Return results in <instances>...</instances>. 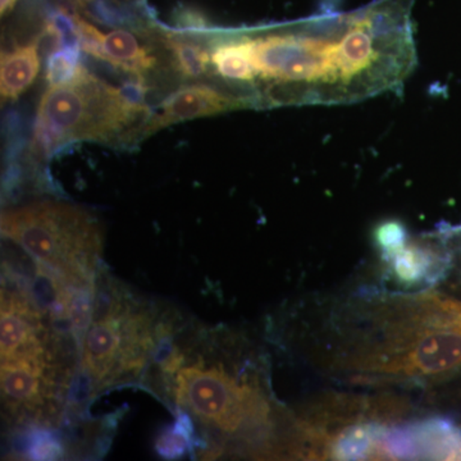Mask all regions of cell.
Returning <instances> with one entry per match:
<instances>
[{
    "label": "cell",
    "mask_w": 461,
    "mask_h": 461,
    "mask_svg": "<svg viewBox=\"0 0 461 461\" xmlns=\"http://www.w3.org/2000/svg\"><path fill=\"white\" fill-rule=\"evenodd\" d=\"M80 68L77 50L72 47L59 48L48 58L45 77L48 85L63 84L71 80Z\"/></svg>",
    "instance_id": "obj_14"
},
{
    "label": "cell",
    "mask_w": 461,
    "mask_h": 461,
    "mask_svg": "<svg viewBox=\"0 0 461 461\" xmlns=\"http://www.w3.org/2000/svg\"><path fill=\"white\" fill-rule=\"evenodd\" d=\"M72 25L81 50L90 56L132 75H142L156 65V58L124 30L102 32L83 17H72Z\"/></svg>",
    "instance_id": "obj_11"
},
{
    "label": "cell",
    "mask_w": 461,
    "mask_h": 461,
    "mask_svg": "<svg viewBox=\"0 0 461 461\" xmlns=\"http://www.w3.org/2000/svg\"><path fill=\"white\" fill-rule=\"evenodd\" d=\"M166 42L178 71L185 77H199L208 71V67L211 66V53L204 48L177 38H167Z\"/></svg>",
    "instance_id": "obj_13"
},
{
    "label": "cell",
    "mask_w": 461,
    "mask_h": 461,
    "mask_svg": "<svg viewBox=\"0 0 461 461\" xmlns=\"http://www.w3.org/2000/svg\"><path fill=\"white\" fill-rule=\"evenodd\" d=\"M321 360L359 384H420L461 366V302L420 290L351 297L333 309Z\"/></svg>",
    "instance_id": "obj_2"
},
{
    "label": "cell",
    "mask_w": 461,
    "mask_h": 461,
    "mask_svg": "<svg viewBox=\"0 0 461 461\" xmlns=\"http://www.w3.org/2000/svg\"><path fill=\"white\" fill-rule=\"evenodd\" d=\"M177 318L109 282L96 296L83 339V366L96 387L129 382L149 368Z\"/></svg>",
    "instance_id": "obj_4"
},
{
    "label": "cell",
    "mask_w": 461,
    "mask_h": 461,
    "mask_svg": "<svg viewBox=\"0 0 461 461\" xmlns=\"http://www.w3.org/2000/svg\"><path fill=\"white\" fill-rule=\"evenodd\" d=\"M148 114V108L126 91L81 66L71 80L45 90L36 113V145L47 153L74 141H111L139 118L145 122Z\"/></svg>",
    "instance_id": "obj_5"
},
{
    "label": "cell",
    "mask_w": 461,
    "mask_h": 461,
    "mask_svg": "<svg viewBox=\"0 0 461 461\" xmlns=\"http://www.w3.org/2000/svg\"><path fill=\"white\" fill-rule=\"evenodd\" d=\"M2 233L48 271L77 285L95 284L103 230L84 209L39 202L2 215Z\"/></svg>",
    "instance_id": "obj_6"
},
{
    "label": "cell",
    "mask_w": 461,
    "mask_h": 461,
    "mask_svg": "<svg viewBox=\"0 0 461 461\" xmlns=\"http://www.w3.org/2000/svg\"><path fill=\"white\" fill-rule=\"evenodd\" d=\"M190 427L184 426L182 421L176 426L175 429L168 430L166 435L158 439V451L166 457L178 456L185 453L187 448Z\"/></svg>",
    "instance_id": "obj_15"
},
{
    "label": "cell",
    "mask_w": 461,
    "mask_h": 461,
    "mask_svg": "<svg viewBox=\"0 0 461 461\" xmlns=\"http://www.w3.org/2000/svg\"><path fill=\"white\" fill-rule=\"evenodd\" d=\"M415 0H373L348 12L235 36L256 105L350 104L402 89L418 63Z\"/></svg>",
    "instance_id": "obj_1"
},
{
    "label": "cell",
    "mask_w": 461,
    "mask_h": 461,
    "mask_svg": "<svg viewBox=\"0 0 461 461\" xmlns=\"http://www.w3.org/2000/svg\"><path fill=\"white\" fill-rule=\"evenodd\" d=\"M57 357L2 362V397L5 409L20 420L44 424L58 414L60 393Z\"/></svg>",
    "instance_id": "obj_7"
},
{
    "label": "cell",
    "mask_w": 461,
    "mask_h": 461,
    "mask_svg": "<svg viewBox=\"0 0 461 461\" xmlns=\"http://www.w3.org/2000/svg\"><path fill=\"white\" fill-rule=\"evenodd\" d=\"M377 239L391 276L403 287L429 286L447 273V250L438 233L417 241L409 240L399 224L388 223L378 230Z\"/></svg>",
    "instance_id": "obj_8"
},
{
    "label": "cell",
    "mask_w": 461,
    "mask_h": 461,
    "mask_svg": "<svg viewBox=\"0 0 461 461\" xmlns=\"http://www.w3.org/2000/svg\"><path fill=\"white\" fill-rule=\"evenodd\" d=\"M250 107H253L251 103L238 94L223 93L206 85L181 87L171 94L153 114H149L150 117L141 124L140 136L148 138L151 133L185 121Z\"/></svg>",
    "instance_id": "obj_10"
},
{
    "label": "cell",
    "mask_w": 461,
    "mask_h": 461,
    "mask_svg": "<svg viewBox=\"0 0 461 461\" xmlns=\"http://www.w3.org/2000/svg\"><path fill=\"white\" fill-rule=\"evenodd\" d=\"M51 333L47 314L25 288H3L0 317L2 362L57 357L51 353Z\"/></svg>",
    "instance_id": "obj_9"
},
{
    "label": "cell",
    "mask_w": 461,
    "mask_h": 461,
    "mask_svg": "<svg viewBox=\"0 0 461 461\" xmlns=\"http://www.w3.org/2000/svg\"><path fill=\"white\" fill-rule=\"evenodd\" d=\"M41 54L38 41L17 45L2 54L0 60V93L3 100L20 98L38 77Z\"/></svg>",
    "instance_id": "obj_12"
},
{
    "label": "cell",
    "mask_w": 461,
    "mask_h": 461,
    "mask_svg": "<svg viewBox=\"0 0 461 461\" xmlns=\"http://www.w3.org/2000/svg\"><path fill=\"white\" fill-rule=\"evenodd\" d=\"M17 2L18 0H0V12H2L3 16L12 11Z\"/></svg>",
    "instance_id": "obj_17"
},
{
    "label": "cell",
    "mask_w": 461,
    "mask_h": 461,
    "mask_svg": "<svg viewBox=\"0 0 461 461\" xmlns=\"http://www.w3.org/2000/svg\"><path fill=\"white\" fill-rule=\"evenodd\" d=\"M438 236L444 242L446 250H447V273L454 271L456 275V280L459 281L457 284L461 285V226L439 230Z\"/></svg>",
    "instance_id": "obj_16"
},
{
    "label": "cell",
    "mask_w": 461,
    "mask_h": 461,
    "mask_svg": "<svg viewBox=\"0 0 461 461\" xmlns=\"http://www.w3.org/2000/svg\"><path fill=\"white\" fill-rule=\"evenodd\" d=\"M232 333L191 330L159 348L158 384L173 405L198 421L218 455H278L282 415L262 366Z\"/></svg>",
    "instance_id": "obj_3"
}]
</instances>
